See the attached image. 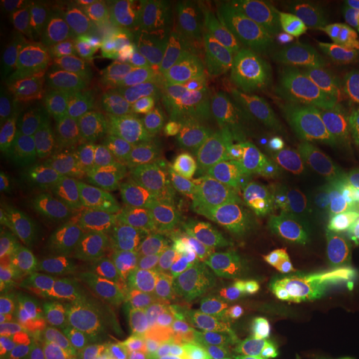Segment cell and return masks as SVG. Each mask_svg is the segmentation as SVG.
<instances>
[{
  "mask_svg": "<svg viewBox=\"0 0 359 359\" xmlns=\"http://www.w3.org/2000/svg\"><path fill=\"white\" fill-rule=\"evenodd\" d=\"M120 120L102 105L67 103L52 123L39 170L17 195V208L114 182L127 154Z\"/></svg>",
  "mask_w": 359,
  "mask_h": 359,
  "instance_id": "obj_1",
  "label": "cell"
},
{
  "mask_svg": "<svg viewBox=\"0 0 359 359\" xmlns=\"http://www.w3.org/2000/svg\"><path fill=\"white\" fill-rule=\"evenodd\" d=\"M269 334L302 343L326 359L359 356V311L354 298L334 285L308 290L264 286Z\"/></svg>",
  "mask_w": 359,
  "mask_h": 359,
  "instance_id": "obj_2",
  "label": "cell"
},
{
  "mask_svg": "<svg viewBox=\"0 0 359 359\" xmlns=\"http://www.w3.org/2000/svg\"><path fill=\"white\" fill-rule=\"evenodd\" d=\"M275 57L288 69L343 77L346 72L351 6L333 0L266 4Z\"/></svg>",
  "mask_w": 359,
  "mask_h": 359,
  "instance_id": "obj_3",
  "label": "cell"
},
{
  "mask_svg": "<svg viewBox=\"0 0 359 359\" xmlns=\"http://www.w3.org/2000/svg\"><path fill=\"white\" fill-rule=\"evenodd\" d=\"M114 182L65 193L20 210V226L47 257L100 250L111 240Z\"/></svg>",
  "mask_w": 359,
  "mask_h": 359,
  "instance_id": "obj_4",
  "label": "cell"
},
{
  "mask_svg": "<svg viewBox=\"0 0 359 359\" xmlns=\"http://www.w3.org/2000/svg\"><path fill=\"white\" fill-rule=\"evenodd\" d=\"M170 98L185 95L150 24L127 27L102 90V107L122 120Z\"/></svg>",
  "mask_w": 359,
  "mask_h": 359,
  "instance_id": "obj_5",
  "label": "cell"
},
{
  "mask_svg": "<svg viewBox=\"0 0 359 359\" xmlns=\"http://www.w3.org/2000/svg\"><path fill=\"white\" fill-rule=\"evenodd\" d=\"M205 348L236 356L269 336L271 316L266 291L250 278L228 276L195 298Z\"/></svg>",
  "mask_w": 359,
  "mask_h": 359,
  "instance_id": "obj_6",
  "label": "cell"
},
{
  "mask_svg": "<svg viewBox=\"0 0 359 359\" xmlns=\"http://www.w3.org/2000/svg\"><path fill=\"white\" fill-rule=\"evenodd\" d=\"M115 208L132 224L185 233L210 226L217 203L185 183L132 167L114 188Z\"/></svg>",
  "mask_w": 359,
  "mask_h": 359,
  "instance_id": "obj_7",
  "label": "cell"
},
{
  "mask_svg": "<svg viewBox=\"0 0 359 359\" xmlns=\"http://www.w3.org/2000/svg\"><path fill=\"white\" fill-rule=\"evenodd\" d=\"M150 27L177 74L185 98L200 90L231 83L236 60L190 8H173L163 22Z\"/></svg>",
  "mask_w": 359,
  "mask_h": 359,
  "instance_id": "obj_8",
  "label": "cell"
},
{
  "mask_svg": "<svg viewBox=\"0 0 359 359\" xmlns=\"http://www.w3.org/2000/svg\"><path fill=\"white\" fill-rule=\"evenodd\" d=\"M122 283L105 264L75 266L48 281L42 303L43 327L65 339L83 341L107 308L122 296Z\"/></svg>",
  "mask_w": 359,
  "mask_h": 359,
  "instance_id": "obj_9",
  "label": "cell"
},
{
  "mask_svg": "<svg viewBox=\"0 0 359 359\" xmlns=\"http://www.w3.org/2000/svg\"><path fill=\"white\" fill-rule=\"evenodd\" d=\"M67 103L62 90L42 79L13 116L2 155V191L6 198L19 195L35 177L52 123Z\"/></svg>",
  "mask_w": 359,
  "mask_h": 359,
  "instance_id": "obj_10",
  "label": "cell"
},
{
  "mask_svg": "<svg viewBox=\"0 0 359 359\" xmlns=\"http://www.w3.org/2000/svg\"><path fill=\"white\" fill-rule=\"evenodd\" d=\"M253 264L269 286L308 290L334 285L331 266L290 222H275L258 233Z\"/></svg>",
  "mask_w": 359,
  "mask_h": 359,
  "instance_id": "obj_11",
  "label": "cell"
},
{
  "mask_svg": "<svg viewBox=\"0 0 359 359\" xmlns=\"http://www.w3.org/2000/svg\"><path fill=\"white\" fill-rule=\"evenodd\" d=\"M180 233L128 223L110 241L114 271L138 303L168 288L173 243Z\"/></svg>",
  "mask_w": 359,
  "mask_h": 359,
  "instance_id": "obj_12",
  "label": "cell"
},
{
  "mask_svg": "<svg viewBox=\"0 0 359 359\" xmlns=\"http://www.w3.org/2000/svg\"><path fill=\"white\" fill-rule=\"evenodd\" d=\"M235 263V233L226 224L180 233L172 250L168 286L195 299L215 283L230 276Z\"/></svg>",
  "mask_w": 359,
  "mask_h": 359,
  "instance_id": "obj_13",
  "label": "cell"
},
{
  "mask_svg": "<svg viewBox=\"0 0 359 359\" xmlns=\"http://www.w3.org/2000/svg\"><path fill=\"white\" fill-rule=\"evenodd\" d=\"M140 306L138 339L142 359H193L205 348L195 299L168 286Z\"/></svg>",
  "mask_w": 359,
  "mask_h": 359,
  "instance_id": "obj_14",
  "label": "cell"
},
{
  "mask_svg": "<svg viewBox=\"0 0 359 359\" xmlns=\"http://www.w3.org/2000/svg\"><path fill=\"white\" fill-rule=\"evenodd\" d=\"M133 167L185 183L222 206L231 193V180L217 151L193 140H168L132 148Z\"/></svg>",
  "mask_w": 359,
  "mask_h": 359,
  "instance_id": "obj_15",
  "label": "cell"
},
{
  "mask_svg": "<svg viewBox=\"0 0 359 359\" xmlns=\"http://www.w3.org/2000/svg\"><path fill=\"white\" fill-rule=\"evenodd\" d=\"M334 170L318 156L286 151L253 180L251 208L273 223L291 222Z\"/></svg>",
  "mask_w": 359,
  "mask_h": 359,
  "instance_id": "obj_16",
  "label": "cell"
},
{
  "mask_svg": "<svg viewBox=\"0 0 359 359\" xmlns=\"http://www.w3.org/2000/svg\"><path fill=\"white\" fill-rule=\"evenodd\" d=\"M125 32L127 25L114 8L100 4L77 6V65L85 97L102 95Z\"/></svg>",
  "mask_w": 359,
  "mask_h": 359,
  "instance_id": "obj_17",
  "label": "cell"
},
{
  "mask_svg": "<svg viewBox=\"0 0 359 359\" xmlns=\"http://www.w3.org/2000/svg\"><path fill=\"white\" fill-rule=\"evenodd\" d=\"M77 6L62 20L27 35L25 48L43 80L60 90H65L72 97L83 98L82 80L77 65V34H75Z\"/></svg>",
  "mask_w": 359,
  "mask_h": 359,
  "instance_id": "obj_18",
  "label": "cell"
},
{
  "mask_svg": "<svg viewBox=\"0 0 359 359\" xmlns=\"http://www.w3.org/2000/svg\"><path fill=\"white\" fill-rule=\"evenodd\" d=\"M203 20L236 62L259 65L275 55L273 24L266 4L241 2L222 15Z\"/></svg>",
  "mask_w": 359,
  "mask_h": 359,
  "instance_id": "obj_19",
  "label": "cell"
},
{
  "mask_svg": "<svg viewBox=\"0 0 359 359\" xmlns=\"http://www.w3.org/2000/svg\"><path fill=\"white\" fill-rule=\"evenodd\" d=\"M45 255L34 240L15 224L4 219L0 238V311L6 314L40 283L48 281Z\"/></svg>",
  "mask_w": 359,
  "mask_h": 359,
  "instance_id": "obj_20",
  "label": "cell"
},
{
  "mask_svg": "<svg viewBox=\"0 0 359 359\" xmlns=\"http://www.w3.org/2000/svg\"><path fill=\"white\" fill-rule=\"evenodd\" d=\"M127 145L148 147L168 140H191L185 98H170L120 120Z\"/></svg>",
  "mask_w": 359,
  "mask_h": 359,
  "instance_id": "obj_21",
  "label": "cell"
},
{
  "mask_svg": "<svg viewBox=\"0 0 359 359\" xmlns=\"http://www.w3.org/2000/svg\"><path fill=\"white\" fill-rule=\"evenodd\" d=\"M48 281L24 296L2 314L0 359H32L42 334V303Z\"/></svg>",
  "mask_w": 359,
  "mask_h": 359,
  "instance_id": "obj_22",
  "label": "cell"
},
{
  "mask_svg": "<svg viewBox=\"0 0 359 359\" xmlns=\"http://www.w3.org/2000/svg\"><path fill=\"white\" fill-rule=\"evenodd\" d=\"M83 344L88 359H142L140 339L130 321L123 296L98 318Z\"/></svg>",
  "mask_w": 359,
  "mask_h": 359,
  "instance_id": "obj_23",
  "label": "cell"
},
{
  "mask_svg": "<svg viewBox=\"0 0 359 359\" xmlns=\"http://www.w3.org/2000/svg\"><path fill=\"white\" fill-rule=\"evenodd\" d=\"M251 122H253L255 142L259 145L290 148V150L294 148L298 122L288 100L273 80L258 93Z\"/></svg>",
  "mask_w": 359,
  "mask_h": 359,
  "instance_id": "obj_24",
  "label": "cell"
},
{
  "mask_svg": "<svg viewBox=\"0 0 359 359\" xmlns=\"http://www.w3.org/2000/svg\"><path fill=\"white\" fill-rule=\"evenodd\" d=\"M290 223L327 262L359 245V208L321 218L291 219Z\"/></svg>",
  "mask_w": 359,
  "mask_h": 359,
  "instance_id": "obj_25",
  "label": "cell"
},
{
  "mask_svg": "<svg viewBox=\"0 0 359 359\" xmlns=\"http://www.w3.org/2000/svg\"><path fill=\"white\" fill-rule=\"evenodd\" d=\"M359 208V170H334L293 219L321 218Z\"/></svg>",
  "mask_w": 359,
  "mask_h": 359,
  "instance_id": "obj_26",
  "label": "cell"
},
{
  "mask_svg": "<svg viewBox=\"0 0 359 359\" xmlns=\"http://www.w3.org/2000/svg\"><path fill=\"white\" fill-rule=\"evenodd\" d=\"M185 107L191 135L200 145L213 151L230 150L233 138L243 123L195 97H187Z\"/></svg>",
  "mask_w": 359,
  "mask_h": 359,
  "instance_id": "obj_27",
  "label": "cell"
},
{
  "mask_svg": "<svg viewBox=\"0 0 359 359\" xmlns=\"http://www.w3.org/2000/svg\"><path fill=\"white\" fill-rule=\"evenodd\" d=\"M75 6L77 4L62 0H6L2 2V13L13 32L24 34L27 37L35 30L62 20Z\"/></svg>",
  "mask_w": 359,
  "mask_h": 359,
  "instance_id": "obj_28",
  "label": "cell"
},
{
  "mask_svg": "<svg viewBox=\"0 0 359 359\" xmlns=\"http://www.w3.org/2000/svg\"><path fill=\"white\" fill-rule=\"evenodd\" d=\"M339 125L341 116L334 107L308 116L296 130V143L293 151L304 156L321 158L327 143L331 142Z\"/></svg>",
  "mask_w": 359,
  "mask_h": 359,
  "instance_id": "obj_29",
  "label": "cell"
},
{
  "mask_svg": "<svg viewBox=\"0 0 359 359\" xmlns=\"http://www.w3.org/2000/svg\"><path fill=\"white\" fill-rule=\"evenodd\" d=\"M190 97H195L201 102L208 103V105L217 107L223 114L233 116L241 123L253 118L255 105H257V98H253L240 87H230V85L200 90V92L191 93Z\"/></svg>",
  "mask_w": 359,
  "mask_h": 359,
  "instance_id": "obj_30",
  "label": "cell"
},
{
  "mask_svg": "<svg viewBox=\"0 0 359 359\" xmlns=\"http://www.w3.org/2000/svg\"><path fill=\"white\" fill-rule=\"evenodd\" d=\"M334 87V109L341 116V123L359 140V79L339 77Z\"/></svg>",
  "mask_w": 359,
  "mask_h": 359,
  "instance_id": "obj_31",
  "label": "cell"
},
{
  "mask_svg": "<svg viewBox=\"0 0 359 359\" xmlns=\"http://www.w3.org/2000/svg\"><path fill=\"white\" fill-rule=\"evenodd\" d=\"M321 158L336 170H359V140L341 123Z\"/></svg>",
  "mask_w": 359,
  "mask_h": 359,
  "instance_id": "obj_32",
  "label": "cell"
},
{
  "mask_svg": "<svg viewBox=\"0 0 359 359\" xmlns=\"http://www.w3.org/2000/svg\"><path fill=\"white\" fill-rule=\"evenodd\" d=\"M32 359H88L83 341L65 339L42 327L39 346Z\"/></svg>",
  "mask_w": 359,
  "mask_h": 359,
  "instance_id": "obj_33",
  "label": "cell"
},
{
  "mask_svg": "<svg viewBox=\"0 0 359 359\" xmlns=\"http://www.w3.org/2000/svg\"><path fill=\"white\" fill-rule=\"evenodd\" d=\"M255 359H326L313 349L296 343L293 339L283 338V336L269 334L259 344V349Z\"/></svg>",
  "mask_w": 359,
  "mask_h": 359,
  "instance_id": "obj_34",
  "label": "cell"
},
{
  "mask_svg": "<svg viewBox=\"0 0 359 359\" xmlns=\"http://www.w3.org/2000/svg\"><path fill=\"white\" fill-rule=\"evenodd\" d=\"M331 278L336 285H353L359 286V245L338 255L330 262Z\"/></svg>",
  "mask_w": 359,
  "mask_h": 359,
  "instance_id": "obj_35",
  "label": "cell"
},
{
  "mask_svg": "<svg viewBox=\"0 0 359 359\" xmlns=\"http://www.w3.org/2000/svg\"><path fill=\"white\" fill-rule=\"evenodd\" d=\"M349 6H351V22H349L346 72L343 77L359 79V0L349 2Z\"/></svg>",
  "mask_w": 359,
  "mask_h": 359,
  "instance_id": "obj_36",
  "label": "cell"
},
{
  "mask_svg": "<svg viewBox=\"0 0 359 359\" xmlns=\"http://www.w3.org/2000/svg\"><path fill=\"white\" fill-rule=\"evenodd\" d=\"M241 2L243 0H193L188 2V8L201 19H212L238 7Z\"/></svg>",
  "mask_w": 359,
  "mask_h": 359,
  "instance_id": "obj_37",
  "label": "cell"
},
{
  "mask_svg": "<svg viewBox=\"0 0 359 359\" xmlns=\"http://www.w3.org/2000/svg\"><path fill=\"white\" fill-rule=\"evenodd\" d=\"M206 359H236L235 356H219V354H218V356H212V358H206Z\"/></svg>",
  "mask_w": 359,
  "mask_h": 359,
  "instance_id": "obj_38",
  "label": "cell"
},
{
  "mask_svg": "<svg viewBox=\"0 0 359 359\" xmlns=\"http://www.w3.org/2000/svg\"><path fill=\"white\" fill-rule=\"evenodd\" d=\"M354 303H356V308H358V311H359V293L354 296Z\"/></svg>",
  "mask_w": 359,
  "mask_h": 359,
  "instance_id": "obj_39",
  "label": "cell"
},
{
  "mask_svg": "<svg viewBox=\"0 0 359 359\" xmlns=\"http://www.w3.org/2000/svg\"><path fill=\"white\" fill-rule=\"evenodd\" d=\"M351 359H359V356H356V358H351Z\"/></svg>",
  "mask_w": 359,
  "mask_h": 359,
  "instance_id": "obj_40",
  "label": "cell"
}]
</instances>
